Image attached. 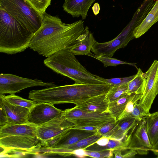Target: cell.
<instances>
[{
  "mask_svg": "<svg viewBox=\"0 0 158 158\" xmlns=\"http://www.w3.org/2000/svg\"><path fill=\"white\" fill-rule=\"evenodd\" d=\"M84 29L82 19L66 23L58 16L46 13L41 26L34 34L29 47L47 57L59 51L70 49Z\"/></svg>",
  "mask_w": 158,
  "mask_h": 158,
  "instance_id": "obj_1",
  "label": "cell"
},
{
  "mask_svg": "<svg viewBox=\"0 0 158 158\" xmlns=\"http://www.w3.org/2000/svg\"><path fill=\"white\" fill-rule=\"evenodd\" d=\"M70 49L59 51L44 61L53 71L67 77L76 84H107L102 77L89 72L77 59Z\"/></svg>",
  "mask_w": 158,
  "mask_h": 158,
  "instance_id": "obj_2",
  "label": "cell"
},
{
  "mask_svg": "<svg viewBox=\"0 0 158 158\" xmlns=\"http://www.w3.org/2000/svg\"><path fill=\"white\" fill-rule=\"evenodd\" d=\"M34 34L0 8V52L12 55L25 51Z\"/></svg>",
  "mask_w": 158,
  "mask_h": 158,
  "instance_id": "obj_3",
  "label": "cell"
},
{
  "mask_svg": "<svg viewBox=\"0 0 158 158\" xmlns=\"http://www.w3.org/2000/svg\"><path fill=\"white\" fill-rule=\"evenodd\" d=\"M37 126L27 123L7 124L0 128V146L4 151L11 149L29 152L41 146L37 131Z\"/></svg>",
  "mask_w": 158,
  "mask_h": 158,
  "instance_id": "obj_4",
  "label": "cell"
},
{
  "mask_svg": "<svg viewBox=\"0 0 158 158\" xmlns=\"http://www.w3.org/2000/svg\"><path fill=\"white\" fill-rule=\"evenodd\" d=\"M0 8L7 12L33 34L41 26L43 17L25 0H0Z\"/></svg>",
  "mask_w": 158,
  "mask_h": 158,
  "instance_id": "obj_5",
  "label": "cell"
},
{
  "mask_svg": "<svg viewBox=\"0 0 158 158\" xmlns=\"http://www.w3.org/2000/svg\"><path fill=\"white\" fill-rule=\"evenodd\" d=\"M63 114L67 119L75 125V127L90 126L99 128L109 122L116 120L108 112H88L76 106L64 110Z\"/></svg>",
  "mask_w": 158,
  "mask_h": 158,
  "instance_id": "obj_6",
  "label": "cell"
},
{
  "mask_svg": "<svg viewBox=\"0 0 158 158\" xmlns=\"http://www.w3.org/2000/svg\"><path fill=\"white\" fill-rule=\"evenodd\" d=\"M56 85L53 82H44L37 79H32L9 73L0 74V95L15 94L26 88L35 86L48 87Z\"/></svg>",
  "mask_w": 158,
  "mask_h": 158,
  "instance_id": "obj_7",
  "label": "cell"
},
{
  "mask_svg": "<svg viewBox=\"0 0 158 158\" xmlns=\"http://www.w3.org/2000/svg\"><path fill=\"white\" fill-rule=\"evenodd\" d=\"M145 73V86L138 103L142 110L148 114H150L152 105L158 94V60H155Z\"/></svg>",
  "mask_w": 158,
  "mask_h": 158,
  "instance_id": "obj_8",
  "label": "cell"
},
{
  "mask_svg": "<svg viewBox=\"0 0 158 158\" xmlns=\"http://www.w3.org/2000/svg\"><path fill=\"white\" fill-rule=\"evenodd\" d=\"M134 30L128 25L116 37L111 40L103 43L95 41L91 51L98 56L112 57L118 49L126 46L134 38Z\"/></svg>",
  "mask_w": 158,
  "mask_h": 158,
  "instance_id": "obj_9",
  "label": "cell"
},
{
  "mask_svg": "<svg viewBox=\"0 0 158 158\" xmlns=\"http://www.w3.org/2000/svg\"><path fill=\"white\" fill-rule=\"evenodd\" d=\"M74 126L65 118L63 112L51 120L37 126V134L42 143L50 139L64 134Z\"/></svg>",
  "mask_w": 158,
  "mask_h": 158,
  "instance_id": "obj_10",
  "label": "cell"
},
{
  "mask_svg": "<svg viewBox=\"0 0 158 158\" xmlns=\"http://www.w3.org/2000/svg\"><path fill=\"white\" fill-rule=\"evenodd\" d=\"M63 111L56 108L53 104L46 102H37L30 110L28 121L37 127L51 120Z\"/></svg>",
  "mask_w": 158,
  "mask_h": 158,
  "instance_id": "obj_11",
  "label": "cell"
},
{
  "mask_svg": "<svg viewBox=\"0 0 158 158\" xmlns=\"http://www.w3.org/2000/svg\"><path fill=\"white\" fill-rule=\"evenodd\" d=\"M129 149L135 151L140 155H147L152 148L147 133L145 119L140 121L133 133L128 145Z\"/></svg>",
  "mask_w": 158,
  "mask_h": 158,
  "instance_id": "obj_12",
  "label": "cell"
},
{
  "mask_svg": "<svg viewBox=\"0 0 158 158\" xmlns=\"http://www.w3.org/2000/svg\"><path fill=\"white\" fill-rule=\"evenodd\" d=\"M0 104L3 106L6 113L8 120L7 124L28 123V118L30 112L29 109L10 104L4 98L3 95H0Z\"/></svg>",
  "mask_w": 158,
  "mask_h": 158,
  "instance_id": "obj_13",
  "label": "cell"
},
{
  "mask_svg": "<svg viewBox=\"0 0 158 158\" xmlns=\"http://www.w3.org/2000/svg\"><path fill=\"white\" fill-rule=\"evenodd\" d=\"M96 41L88 27L86 26L70 51L75 55L87 56L91 53L90 51Z\"/></svg>",
  "mask_w": 158,
  "mask_h": 158,
  "instance_id": "obj_14",
  "label": "cell"
},
{
  "mask_svg": "<svg viewBox=\"0 0 158 158\" xmlns=\"http://www.w3.org/2000/svg\"><path fill=\"white\" fill-rule=\"evenodd\" d=\"M96 0H65L63 10L73 17L81 16L85 19L89 9Z\"/></svg>",
  "mask_w": 158,
  "mask_h": 158,
  "instance_id": "obj_15",
  "label": "cell"
},
{
  "mask_svg": "<svg viewBox=\"0 0 158 158\" xmlns=\"http://www.w3.org/2000/svg\"><path fill=\"white\" fill-rule=\"evenodd\" d=\"M102 136L96 132L93 135L68 146L58 149H46L45 153L56 154L65 156H69L72 155V152L75 150L79 149H85L94 144Z\"/></svg>",
  "mask_w": 158,
  "mask_h": 158,
  "instance_id": "obj_16",
  "label": "cell"
},
{
  "mask_svg": "<svg viewBox=\"0 0 158 158\" xmlns=\"http://www.w3.org/2000/svg\"><path fill=\"white\" fill-rule=\"evenodd\" d=\"M106 94L92 97L77 103L75 106L88 112L103 113L108 112L109 102L106 98Z\"/></svg>",
  "mask_w": 158,
  "mask_h": 158,
  "instance_id": "obj_17",
  "label": "cell"
},
{
  "mask_svg": "<svg viewBox=\"0 0 158 158\" xmlns=\"http://www.w3.org/2000/svg\"><path fill=\"white\" fill-rule=\"evenodd\" d=\"M96 133L92 131L72 128L61 135L59 140L54 148L49 149H58L68 146L93 135Z\"/></svg>",
  "mask_w": 158,
  "mask_h": 158,
  "instance_id": "obj_18",
  "label": "cell"
},
{
  "mask_svg": "<svg viewBox=\"0 0 158 158\" xmlns=\"http://www.w3.org/2000/svg\"><path fill=\"white\" fill-rule=\"evenodd\" d=\"M158 21V0H156L144 19L134 29L133 34L135 38H138L143 35Z\"/></svg>",
  "mask_w": 158,
  "mask_h": 158,
  "instance_id": "obj_19",
  "label": "cell"
},
{
  "mask_svg": "<svg viewBox=\"0 0 158 158\" xmlns=\"http://www.w3.org/2000/svg\"><path fill=\"white\" fill-rule=\"evenodd\" d=\"M132 135L122 140H117L110 139L108 143L105 146H101L95 143L87 148L86 150L100 151L105 150H110L113 152L120 150L122 151L129 150L128 145Z\"/></svg>",
  "mask_w": 158,
  "mask_h": 158,
  "instance_id": "obj_20",
  "label": "cell"
},
{
  "mask_svg": "<svg viewBox=\"0 0 158 158\" xmlns=\"http://www.w3.org/2000/svg\"><path fill=\"white\" fill-rule=\"evenodd\" d=\"M145 120L146 129L152 148L158 144V111L147 114Z\"/></svg>",
  "mask_w": 158,
  "mask_h": 158,
  "instance_id": "obj_21",
  "label": "cell"
},
{
  "mask_svg": "<svg viewBox=\"0 0 158 158\" xmlns=\"http://www.w3.org/2000/svg\"><path fill=\"white\" fill-rule=\"evenodd\" d=\"M135 77L128 83L127 94H142L144 90L146 82L145 73H143L140 68Z\"/></svg>",
  "mask_w": 158,
  "mask_h": 158,
  "instance_id": "obj_22",
  "label": "cell"
},
{
  "mask_svg": "<svg viewBox=\"0 0 158 158\" xmlns=\"http://www.w3.org/2000/svg\"><path fill=\"white\" fill-rule=\"evenodd\" d=\"M135 94H126L115 101L109 102L108 112L117 121L123 112L127 103L132 98Z\"/></svg>",
  "mask_w": 158,
  "mask_h": 158,
  "instance_id": "obj_23",
  "label": "cell"
},
{
  "mask_svg": "<svg viewBox=\"0 0 158 158\" xmlns=\"http://www.w3.org/2000/svg\"><path fill=\"white\" fill-rule=\"evenodd\" d=\"M3 96L4 98L10 104L15 106L25 107L30 110L37 103V102L33 100L24 99L15 94H10L6 96L3 95Z\"/></svg>",
  "mask_w": 158,
  "mask_h": 158,
  "instance_id": "obj_24",
  "label": "cell"
},
{
  "mask_svg": "<svg viewBox=\"0 0 158 158\" xmlns=\"http://www.w3.org/2000/svg\"><path fill=\"white\" fill-rule=\"evenodd\" d=\"M127 84L120 85H113L106 94V98L109 102L118 99L127 94Z\"/></svg>",
  "mask_w": 158,
  "mask_h": 158,
  "instance_id": "obj_25",
  "label": "cell"
},
{
  "mask_svg": "<svg viewBox=\"0 0 158 158\" xmlns=\"http://www.w3.org/2000/svg\"><path fill=\"white\" fill-rule=\"evenodd\" d=\"M101 62L105 67L109 66H116L117 65L121 64H128L130 65L136 67L135 64L130 63L121 61L115 58H112L108 56H98L91 53L87 55Z\"/></svg>",
  "mask_w": 158,
  "mask_h": 158,
  "instance_id": "obj_26",
  "label": "cell"
},
{
  "mask_svg": "<svg viewBox=\"0 0 158 158\" xmlns=\"http://www.w3.org/2000/svg\"><path fill=\"white\" fill-rule=\"evenodd\" d=\"M40 15L43 17L52 0H25Z\"/></svg>",
  "mask_w": 158,
  "mask_h": 158,
  "instance_id": "obj_27",
  "label": "cell"
},
{
  "mask_svg": "<svg viewBox=\"0 0 158 158\" xmlns=\"http://www.w3.org/2000/svg\"><path fill=\"white\" fill-rule=\"evenodd\" d=\"M118 121L109 122L99 128L97 132L102 135L110 138L118 128Z\"/></svg>",
  "mask_w": 158,
  "mask_h": 158,
  "instance_id": "obj_28",
  "label": "cell"
},
{
  "mask_svg": "<svg viewBox=\"0 0 158 158\" xmlns=\"http://www.w3.org/2000/svg\"><path fill=\"white\" fill-rule=\"evenodd\" d=\"M142 95V94H135L132 98L127 103L125 110L117 121L123 119L130 115L133 111L135 104L138 102Z\"/></svg>",
  "mask_w": 158,
  "mask_h": 158,
  "instance_id": "obj_29",
  "label": "cell"
},
{
  "mask_svg": "<svg viewBox=\"0 0 158 158\" xmlns=\"http://www.w3.org/2000/svg\"><path fill=\"white\" fill-rule=\"evenodd\" d=\"M135 74L129 77L114 78L106 79L102 78L103 81L106 83L110 84L113 85H120L127 84L135 76Z\"/></svg>",
  "mask_w": 158,
  "mask_h": 158,
  "instance_id": "obj_30",
  "label": "cell"
},
{
  "mask_svg": "<svg viewBox=\"0 0 158 158\" xmlns=\"http://www.w3.org/2000/svg\"><path fill=\"white\" fill-rule=\"evenodd\" d=\"M87 156L96 158H111L113 156V152L110 150L100 151L86 150Z\"/></svg>",
  "mask_w": 158,
  "mask_h": 158,
  "instance_id": "obj_31",
  "label": "cell"
},
{
  "mask_svg": "<svg viewBox=\"0 0 158 158\" xmlns=\"http://www.w3.org/2000/svg\"><path fill=\"white\" fill-rule=\"evenodd\" d=\"M147 115L142 110L137 102L135 104L133 111L130 116L135 118L138 121L140 122L145 119Z\"/></svg>",
  "mask_w": 158,
  "mask_h": 158,
  "instance_id": "obj_32",
  "label": "cell"
},
{
  "mask_svg": "<svg viewBox=\"0 0 158 158\" xmlns=\"http://www.w3.org/2000/svg\"><path fill=\"white\" fill-rule=\"evenodd\" d=\"M0 126L2 127L8 123L7 118L5 111L2 105L0 104Z\"/></svg>",
  "mask_w": 158,
  "mask_h": 158,
  "instance_id": "obj_33",
  "label": "cell"
},
{
  "mask_svg": "<svg viewBox=\"0 0 158 158\" xmlns=\"http://www.w3.org/2000/svg\"><path fill=\"white\" fill-rule=\"evenodd\" d=\"M72 155H73L78 158H85L87 156L86 151L85 149H79L73 151Z\"/></svg>",
  "mask_w": 158,
  "mask_h": 158,
  "instance_id": "obj_34",
  "label": "cell"
},
{
  "mask_svg": "<svg viewBox=\"0 0 158 158\" xmlns=\"http://www.w3.org/2000/svg\"><path fill=\"white\" fill-rule=\"evenodd\" d=\"M73 129L84 130L87 131H92L96 132L99 128L93 127L84 126V127H74Z\"/></svg>",
  "mask_w": 158,
  "mask_h": 158,
  "instance_id": "obj_35",
  "label": "cell"
},
{
  "mask_svg": "<svg viewBox=\"0 0 158 158\" xmlns=\"http://www.w3.org/2000/svg\"><path fill=\"white\" fill-rule=\"evenodd\" d=\"M110 139L109 137L102 136L95 143L98 145L104 146L106 145L108 143Z\"/></svg>",
  "mask_w": 158,
  "mask_h": 158,
  "instance_id": "obj_36",
  "label": "cell"
},
{
  "mask_svg": "<svg viewBox=\"0 0 158 158\" xmlns=\"http://www.w3.org/2000/svg\"><path fill=\"white\" fill-rule=\"evenodd\" d=\"M137 154L135 151L132 149H129L125 154H122V158H133Z\"/></svg>",
  "mask_w": 158,
  "mask_h": 158,
  "instance_id": "obj_37",
  "label": "cell"
},
{
  "mask_svg": "<svg viewBox=\"0 0 158 158\" xmlns=\"http://www.w3.org/2000/svg\"><path fill=\"white\" fill-rule=\"evenodd\" d=\"M94 14L95 15H97L100 10L99 4L98 3H95L92 8Z\"/></svg>",
  "mask_w": 158,
  "mask_h": 158,
  "instance_id": "obj_38",
  "label": "cell"
},
{
  "mask_svg": "<svg viewBox=\"0 0 158 158\" xmlns=\"http://www.w3.org/2000/svg\"><path fill=\"white\" fill-rule=\"evenodd\" d=\"M122 151L120 150L113 152V154L115 155V158H122Z\"/></svg>",
  "mask_w": 158,
  "mask_h": 158,
  "instance_id": "obj_39",
  "label": "cell"
},
{
  "mask_svg": "<svg viewBox=\"0 0 158 158\" xmlns=\"http://www.w3.org/2000/svg\"><path fill=\"white\" fill-rule=\"evenodd\" d=\"M150 151L152 152L153 153L157 156L158 157V149H154L151 148L150 149Z\"/></svg>",
  "mask_w": 158,
  "mask_h": 158,
  "instance_id": "obj_40",
  "label": "cell"
},
{
  "mask_svg": "<svg viewBox=\"0 0 158 158\" xmlns=\"http://www.w3.org/2000/svg\"><path fill=\"white\" fill-rule=\"evenodd\" d=\"M154 149H158V144L156 146V147Z\"/></svg>",
  "mask_w": 158,
  "mask_h": 158,
  "instance_id": "obj_41",
  "label": "cell"
},
{
  "mask_svg": "<svg viewBox=\"0 0 158 158\" xmlns=\"http://www.w3.org/2000/svg\"><path fill=\"white\" fill-rule=\"evenodd\" d=\"M157 111H158V110Z\"/></svg>",
  "mask_w": 158,
  "mask_h": 158,
  "instance_id": "obj_42",
  "label": "cell"
}]
</instances>
